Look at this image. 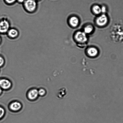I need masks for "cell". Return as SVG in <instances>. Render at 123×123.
Wrapping results in <instances>:
<instances>
[{
	"instance_id": "cell-1",
	"label": "cell",
	"mask_w": 123,
	"mask_h": 123,
	"mask_svg": "<svg viewBox=\"0 0 123 123\" xmlns=\"http://www.w3.org/2000/svg\"><path fill=\"white\" fill-rule=\"evenodd\" d=\"M12 83L10 80L6 78L0 79V87L2 90H9L12 86Z\"/></svg>"
},
{
	"instance_id": "cell-2",
	"label": "cell",
	"mask_w": 123,
	"mask_h": 123,
	"mask_svg": "<svg viewBox=\"0 0 123 123\" xmlns=\"http://www.w3.org/2000/svg\"><path fill=\"white\" fill-rule=\"evenodd\" d=\"M76 40L80 43H85L87 40L86 34L84 32L79 31L76 34L75 36Z\"/></svg>"
},
{
	"instance_id": "cell-3",
	"label": "cell",
	"mask_w": 123,
	"mask_h": 123,
	"mask_svg": "<svg viewBox=\"0 0 123 123\" xmlns=\"http://www.w3.org/2000/svg\"><path fill=\"white\" fill-rule=\"evenodd\" d=\"M25 6L27 11L32 12L35 9L37 3L34 0H26L25 2Z\"/></svg>"
},
{
	"instance_id": "cell-4",
	"label": "cell",
	"mask_w": 123,
	"mask_h": 123,
	"mask_svg": "<svg viewBox=\"0 0 123 123\" xmlns=\"http://www.w3.org/2000/svg\"><path fill=\"white\" fill-rule=\"evenodd\" d=\"M10 27L9 22L5 19L0 21V33H4L8 31Z\"/></svg>"
},
{
	"instance_id": "cell-5",
	"label": "cell",
	"mask_w": 123,
	"mask_h": 123,
	"mask_svg": "<svg viewBox=\"0 0 123 123\" xmlns=\"http://www.w3.org/2000/svg\"><path fill=\"white\" fill-rule=\"evenodd\" d=\"M39 96L38 90L37 89H31L27 92V97L31 101L35 100L38 98Z\"/></svg>"
},
{
	"instance_id": "cell-6",
	"label": "cell",
	"mask_w": 123,
	"mask_h": 123,
	"mask_svg": "<svg viewBox=\"0 0 123 123\" xmlns=\"http://www.w3.org/2000/svg\"><path fill=\"white\" fill-rule=\"evenodd\" d=\"M22 106V105L20 102L18 101H14L10 104L9 108L12 111L17 112L21 109Z\"/></svg>"
},
{
	"instance_id": "cell-7",
	"label": "cell",
	"mask_w": 123,
	"mask_h": 123,
	"mask_svg": "<svg viewBox=\"0 0 123 123\" xmlns=\"http://www.w3.org/2000/svg\"><path fill=\"white\" fill-rule=\"evenodd\" d=\"M108 21V18L106 15L103 14L98 17L96 20V23L100 26H103L107 24Z\"/></svg>"
},
{
	"instance_id": "cell-8",
	"label": "cell",
	"mask_w": 123,
	"mask_h": 123,
	"mask_svg": "<svg viewBox=\"0 0 123 123\" xmlns=\"http://www.w3.org/2000/svg\"><path fill=\"white\" fill-rule=\"evenodd\" d=\"M70 23L73 27H76L79 24V19L77 17L73 16L71 18L70 20Z\"/></svg>"
},
{
	"instance_id": "cell-9",
	"label": "cell",
	"mask_w": 123,
	"mask_h": 123,
	"mask_svg": "<svg viewBox=\"0 0 123 123\" xmlns=\"http://www.w3.org/2000/svg\"><path fill=\"white\" fill-rule=\"evenodd\" d=\"M87 53L89 56L92 57H94L97 55L98 51L96 48H90L88 49Z\"/></svg>"
},
{
	"instance_id": "cell-10",
	"label": "cell",
	"mask_w": 123,
	"mask_h": 123,
	"mask_svg": "<svg viewBox=\"0 0 123 123\" xmlns=\"http://www.w3.org/2000/svg\"><path fill=\"white\" fill-rule=\"evenodd\" d=\"M8 36L12 38H15L18 35V32L16 30L14 29H12L8 31Z\"/></svg>"
},
{
	"instance_id": "cell-11",
	"label": "cell",
	"mask_w": 123,
	"mask_h": 123,
	"mask_svg": "<svg viewBox=\"0 0 123 123\" xmlns=\"http://www.w3.org/2000/svg\"><path fill=\"white\" fill-rule=\"evenodd\" d=\"M93 10L94 13L97 14H100L102 12L101 8L98 5L94 6L93 8Z\"/></svg>"
},
{
	"instance_id": "cell-12",
	"label": "cell",
	"mask_w": 123,
	"mask_h": 123,
	"mask_svg": "<svg viewBox=\"0 0 123 123\" xmlns=\"http://www.w3.org/2000/svg\"><path fill=\"white\" fill-rule=\"evenodd\" d=\"M93 28L92 26L89 25L86 26L84 29V32L86 34H90L92 32Z\"/></svg>"
},
{
	"instance_id": "cell-13",
	"label": "cell",
	"mask_w": 123,
	"mask_h": 123,
	"mask_svg": "<svg viewBox=\"0 0 123 123\" xmlns=\"http://www.w3.org/2000/svg\"><path fill=\"white\" fill-rule=\"evenodd\" d=\"M5 110L4 108L0 106V120L2 119L5 114Z\"/></svg>"
},
{
	"instance_id": "cell-14",
	"label": "cell",
	"mask_w": 123,
	"mask_h": 123,
	"mask_svg": "<svg viewBox=\"0 0 123 123\" xmlns=\"http://www.w3.org/2000/svg\"><path fill=\"white\" fill-rule=\"evenodd\" d=\"M38 94L39 96H43L46 94V91L45 89L41 88L38 90Z\"/></svg>"
},
{
	"instance_id": "cell-15",
	"label": "cell",
	"mask_w": 123,
	"mask_h": 123,
	"mask_svg": "<svg viewBox=\"0 0 123 123\" xmlns=\"http://www.w3.org/2000/svg\"><path fill=\"white\" fill-rule=\"evenodd\" d=\"M5 60L3 57L0 56V67H2L4 64Z\"/></svg>"
},
{
	"instance_id": "cell-16",
	"label": "cell",
	"mask_w": 123,
	"mask_h": 123,
	"mask_svg": "<svg viewBox=\"0 0 123 123\" xmlns=\"http://www.w3.org/2000/svg\"><path fill=\"white\" fill-rule=\"evenodd\" d=\"M101 8V12H105L106 11V8L104 6H102Z\"/></svg>"
},
{
	"instance_id": "cell-17",
	"label": "cell",
	"mask_w": 123,
	"mask_h": 123,
	"mask_svg": "<svg viewBox=\"0 0 123 123\" xmlns=\"http://www.w3.org/2000/svg\"><path fill=\"white\" fill-rule=\"evenodd\" d=\"M6 2L8 3H12L15 2L16 0H5Z\"/></svg>"
},
{
	"instance_id": "cell-18",
	"label": "cell",
	"mask_w": 123,
	"mask_h": 123,
	"mask_svg": "<svg viewBox=\"0 0 123 123\" xmlns=\"http://www.w3.org/2000/svg\"><path fill=\"white\" fill-rule=\"evenodd\" d=\"M26 0H18V2L20 3H22V2H25Z\"/></svg>"
},
{
	"instance_id": "cell-19",
	"label": "cell",
	"mask_w": 123,
	"mask_h": 123,
	"mask_svg": "<svg viewBox=\"0 0 123 123\" xmlns=\"http://www.w3.org/2000/svg\"><path fill=\"white\" fill-rule=\"evenodd\" d=\"M2 90H2L1 88L0 87V95L1 94H2Z\"/></svg>"
},
{
	"instance_id": "cell-20",
	"label": "cell",
	"mask_w": 123,
	"mask_h": 123,
	"mask_svg": "<svg viewBox=\"0 0 123 123\" xmlns=\"http://www.w3.org/2000/svg\"><path fill=\"white\" fill-rule=\"evenodd\" d=\"M1 40H2V39H1V37L0 36V44L1 43Z\"/></svg>"
}]
</instances>
